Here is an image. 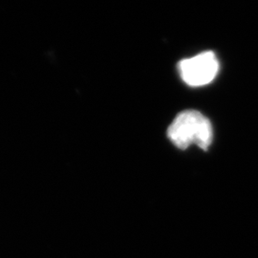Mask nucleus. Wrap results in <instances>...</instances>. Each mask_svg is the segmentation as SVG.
<instances>
[{"mask_svg": "<svg viewBox=\"0 0 258 258\" xmlns=\"http://www.w3.org/2000/svg\"><path fill=\"white\" fill-rule=\"evenodd\" d=\"M167 137L181 149L194 144L203 150H208L212 145L213 130L211 121L202 113L185 110L178 114L169 125Z\"/></svg>", "mask_w": 258, "mask_h": 258, "instance_id": "f257e3e1", "label": "nucleus"}, {"mask_svg": "<svg viewBox=\"0 0 258 258\" xmlns=\"http://www.w3.org/2000/svg\"><path fill=\"white\" fill-rule=\"evenodd\" d=\"M178 66L182 80L189 86H203L212 83L219 71V61L212 51L183 59Z\"/></svg>", "mask_w": 258, "mask_h": 258, "instance_id": "f03ea898", "label": "nucleus"}]
</instances>
